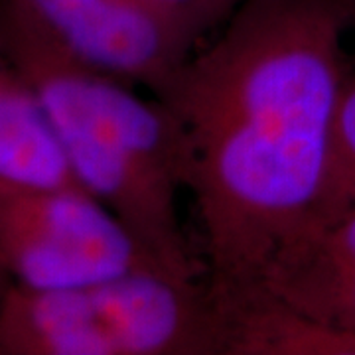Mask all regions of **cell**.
<instances>
[{"label": "cell", "mask_w": 355, "mask_h": 355, "mask_svg": "<svg viewBox=\"0 0 355 355\" xmlns=\"http://www.w3.org/2000/svg\"><path fill=\"white\" fill-rule=\"evenodd\" d=\"M352 30H355V0H354V12H352Z\"/></svg>", "instance_id": "cell-13"}, {"label": "cell", "mask_w": 355, "mask_h": 355, "mask_svg": "<svg viewBox=\"0 0 355 355\" xmlns=\"http://www.w3.org/2000/svg\"><path fill=\"white\" fill-rule=\"evenodd\" d=\"M10 284H12V279H10L6 266H4L2 259H0V300H2V296L6 294V291L10 288Z\"/></svg>", "instance_id": "cell-12"}, {"label": "cell", "mask_w": 355, "mask_h": 355, "mask_svg": "<svg viewBox=\"0 0 355 355\" xmlns=\"http://www.w3.org/2000/svg\"><path fill=\"white\" fill-rule=\"evenodd\" d=\"M354 286L355 205L300 235L263 280L282 302L330 326Z\"/></svg>", "instance_id": "cell-6"}, {"label": "cell", "mask_w": 355, "mask_h": 355, "mask_svg": "<svg viewBox=\"0 0 355 355\" xmlns=\"http://www.w3.org/2000/svg\"><path fill=\"white\" fill-rule=\"evenodd\" d=\"M0 355H225L207 280L140 272L73 288L12 282Z\"/></svg>", "instance_id": "cell-3"}, {"label": "cell", "mask_w": 355, "mask_h": 355, "mask_svg": "<svg viewBox=\"0 0 355 355\" xmlns=\"http://www.w3.org/2000/svg\"><path fill=\"white\" fill-rule=\"evenodd\" d=\"M0 182L81 188L38 93L0 46Z\"/></svg>", "instance_id": "cell-7"}, {"label": "cell", "mask_w": 355, "mask_h": 355, "mask_svg": "<svg viewBox=\"0 0 355 355\" xmlns=\"http://www.w3.org/2000/svg\"><path fill=\"white\" fill-rule=\"evenodd\" d=\"M154 10L205 42L227 20L241 0H144Z\"/></svg>", "instance_id": "cell-10"}, {"label": "cell", "mask_w": 355, "mask_h": 355, "mask_svg": "<svg viewBox=\"0 0 355 355\" xmlns=\"http://www.w3.org/2000/svg\"><path fill=\"white\" fill-rule=\"evenodd\" d=\"M0 259L12 282L42 291L140 272L184 277L83 188L0 182Z\"/></svg>", "instance_id": "cell-4"}, {"label": "cell", "mask_w": 355, "mask_h": 355, "mask_svg": "<svg viewBox=\"0 0 355 355\" xmlns=\"http://www.w3.org/2000/svg\"><path fill=\"white\" fill-rule=\"evenodd\" d=\"M336 328H342V330L354 331L355 334V286L352 292L345 296V300L340 306V310L336 312L334 322H331Z\"/></svg>", "instance_id": "cell-11"}, {"label": "cell", "mask_w": 355, "mask_h": 355, "mask_svg": "<svg viewBox=\"0 0 355 355\" xmlns=\"http://www.w3.org/2000/svg\"><path fill=\"white\" fill-rule=\"evenodd\" d=\"M87 64L156 93L202 44L144 0H22Z\"/></svg>", "instance_id": "cell-5"}, {"label": "cell", "mask_w": 355, "mask_h": 355, "mask_svg": "<svg viewBox=\"0 0 355 355\" xmlns=\"http://www.w3.org/2000/svg\"><path fill=\"white\" fill-rule=\"evenodd\" d=\"M355 205V73L343 85L314 227Z\"/></svg>", "instance_id": "cell-9"}, {"label": "cell", "mask_w": 355, "mask_h": 355, "mask_svg": "<svg viewBox=\"0 0 355 355\" xmlns=\"http://www.w3.org/2000/svg\"><path fill=\"white\" fill-rule=\"evenodd\" d=\"M354 0H241L154 97L172 114L214 298L314 227Z\"/></svg>", "instance_id": "cell-1"}, {"label": "cell", "mask_w": 355, "mask_h": 355, "mask_svg": "<svg viewBox=\"0 0 355 355\" xmlns=\"http://www.w3.org/2000/svg\"><path fill=\"white\" fill-rule=\"evenodd\" d=\"M0 46L38 93L81 188L170 268L205 280L180 217L182 139L164 105L81 60L22 0H0Z\"/></svg>", "instance_id": "cell-2"}, {"label": "cell", "mask_w": 355, "mask_h": 355, "mask_svg": "<svg viewBox=\"0 0 355 355\" xmlns=\"http://www.w3.org/2000/svg\"><path fill=\"white\" fill-rule=\"evenodd\" d=\"M225 355H355V334L318 322L266 288L214 298Z\"/></svg>", "instance_id": "cell-8"}]
</instances>
